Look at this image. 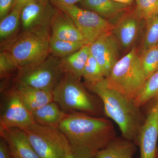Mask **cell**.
Returning <instances> with one entry per match:
<instances>
[{
    "label": "cell",
    "mask_w": 158,
    "mask_h": 158,
    "mask_svg": "<svg viewBox=\"0 0 158 158\" xmlns=\"http://www.w3.org/2000/svg\"><path fill=\"white\" fill-rule=\"evenodd\" d=\"M59 128L77 158H94L114 139L116 131L110 120L82 113L68 114Z\"/></svg>",
    "instance_id": "1"
},
{
    "label": "cell",
    "mask_w": 158,
    "mask_h": 158,
    "mask_svg": "<svg viewBox=\"0 0 158 158\" xmlns=\"http://www.w3.org/2000/svg\"><path fill=\"white\" fill-rule=\"evenodd\" d=\"M88 88L100 99L105 114L118 126L122 137L135 143L145 120L140 108L134 101L109 88L106 79Z\"/></svg>",
    "instance_id": "2"
},
{
    "label": "cell",
    "mask_w": 158,
    "mask_h": 158,
    "mask_svg": "<svg viewBox=\"0 0 158 158\" xmlns=\"http://www.w3.org/2000/svg\"><path fill=\"white\" fill-rule=\"evenodd\" d=\"M146 79L141 56L138 55L137 49L133 48L124 56L118 59L110 75L106 78V81L109 88L134 101Z\"/></svg>",
    "instance_id": "3"
},
{
    "label": "cell",
    "mask_w": 158,
    "mask_h": 158,
    "mask_svg": "<svg viewBox=\"0 0 158 158\" xmlns=\"http://www.w3.org/2000/svg\"><path fill=\"white\" fill-rule=\"evenodd\" d=\"M50 28L23 31L10 43L9 48L5 51L11 54L19 69L41 62L49 56Z\"/></svg>",
    "instance_id": "4"
},
{
    "label": "cell",
    "mask_w": 158,
    "mask_h": 158,
    "mask_svg": "<svg viewBox=\"0 0 158 158\" xmlns=\"http://www.w3.org/2000/svg\"><path fill=\"white\" fill-rule=\"evenodd\" d=\"M54 101L65 113H82L94 115L98 113L95 99L80 82V80L64 74L53 90Z\"/></svg>",
    "instance_id": "5"
},
{
    "label": "cell",
    "mask_w": 158,
    "mask_h": 158,
    "mask_svg": "<svg viewBox=\"0 0 158 158\" xmlns=\"http://www.w3.org/2000/svg\"><path fill=\"white\" fill-rule=\"evenodd\" d=\"M64 74L61 59L49 55L41 62L19 69L16 77V84L53 90Z\"/></svg>",
    "instance_id": "6"
},
{
    "label": "cell",
    "mask_w": 158,
    "mask_h": 158,
    "mask_svg": "<svg viewBox=\"0 0 158 158\" xmlns=\"http://www.w3.org/2000/svg\"><path fill=\"white\" fill-rule=\"evenodd\" d=\"M22 130L40 158H65L71 153L68 140L59 128L34 123Z\"/></svg>",
    "instance_id": "7"
},
{
    "label": "cell",
    "mask_w": 158,
    "mask_h": 158,
    "mask_svg": "<svg viewBox=\"0 0 158 158\" xmlns=\"http://www.w3.org/2000/svg\"><path fill=\"white\" fill-rule=\"evenodd\" d=\"M50 2L72 19L88 45H90L103 34L113 31L114 25L94 11L82 9L76 5Z\"/></svg>",
    "instance_id": "8"
},
{
    "label": "cell",
    "mask_w": 158,
    "mask_h": 158,
    "mask_svg": "<svg viewBox=\"0 0 158 158\" xmlns=\"http://www.w3.org/2000/svg\"><path fill=\"white\" fill-rule=\"evenodd\" d=\"M0 115V132L9 129H23L35 123L32 113L23 103L15 88L3 98Z\"/></svg>",
    "instance_id": "9"
},
{
    "label": "cell",
    "mask_w": 158,
    "mask_h": 158,
    "mask_svg": "<svg viewBox=\"0 0 158 158\" xmlns=\"http://www.w3.org/2000/svg\"><path fill=\"white\" fill-rule=\"evenodd\" d=\"M158 140V98L155 99L141 126L135 144L140 158H156Z\"/></svg>",
    "instance_id": "10"
},
{
    "label": "cell",
    "mask_w": 158,
    "mask_h": 158,
    "mask_svg": "<svg viewBox=\"0 0 158 158\" xmlns=\"http://www.w3.org/2000/svg\"><path fill=\"white\" fill-rule=\"evenodd\" d=\"M58 9L49 0H34L22 10L21 23L23 31L42 27H50Z\"/></svg>",
    "instance_id": "11"
},
{
    "label": "cell",
    "mask_w": 158,
    "mask_h": 158,
    "mask_svg": "<svg viewBox=\"0 0 158 158\" xmlns=\"http://www.w3.org/2000/svg\"><path fill=\"white\" fill-rule=\"evenodd\" d=\"M118 44L111 31L102 35L89 45L90 54L100 65L106 78L118 61Z\"/></svg>",
    "instance_id": "12"
},
{
    "label": "cell",
    "mask_w": 158,
    "mask_h": 158,
    "mask_svg": "<svg viewBox=\"0 0 158 158\" xmlns=\"http://www.w3.org/2000/svg\"><path fill=\"white\" fill-rule=\"evenodd\" d=\"M0 135L7 142L12 158H40L22 129H9Z\"/></svg>",
    "instance_id": "13"
},
{
    "label": "cell",
    "mask_w": 158,
    "mask_h": 158,
    "mask_svg": "<svg viewBox=\"0 0 158 158\" xmlns=\"http://www.w3.org/2000/svg\"><path fill=\"white\" fill-rule=\"evenodd\" d=\"M50 28L52 37L63 40L84 42L87 44L73 21L68 15L59 9L52 19Z\"/></svg>",
    "instance_id": "14"
},
{
    "label": "cell",
    "mask_w": 158,
    "mask_h": 158,
    "mask_svg": "<svg viewBox=\"0 0 158 158\" xmlns=\"http://www.w3.org/2000/svg\"><path fill=\"white\" fill-rule=\"evenodd\" d=\"M127 11L122 16L116 25H114L112 31L118 44L124 48H130L135 40L141 20L136 16L134 11Z\"/></svg>",
    "instance_id": "15"
},
{
    "label": "cell",
    "mask_w": 158,
    "mask_h": 158,
    "mask_svg": "<svg viewBox=\"0 0 158 158\" xmlns=\"http://www.w3.org/2000/svg\"><path fill=\"white\" fill-rule=\"evenodd\" d=\"M15 88L23 103L32 113L54 101L53 90H41L17 84Z\"/></svg>",
    "instance_id": "16"
},
{
    "label": "cell",
    "mask_w": 158,
    "mask_h": 158,
    "mask_svg": "<svg viewBox=\"0 0 158 158\" xmlns=\"http://www.w3.org/2000/svg\"><path fill=\"white\" fill-rule=\"evenodd\" d=\"M133 141L121 137H115L96 154L94 158H133L137 151Z\"/></svg>",
    "instance_id": "17"
},
{
    "label": "cell",
    "mask_w": 158,
    "mask_h": 158,
    "mask_svg": "<svg viewBox=\"0 0 158 158\" xmlns=\"http://www.w3.org/2000/svg\"><path fill=\"white\" fill-rule=\"evenodd\" d=\"M35 123L46 126L59 128L68 113H65L54 101L32 113Z\"/></svg>",
    "instance_id": "18"
},
{
    "label": "cell",
    "mask_w": 158,
    "mask_h": 158,
    "mask_svg": "<svg viewBox=\"0 0 158 158\" xmlns=\"http://www.w3.org/2000/svg\"><path fill=\"white\" fill-rule=\"evenodd\" d=\"M82 5L106 19H112L128 11L129 5L120 4L111 0H82Z\"/></svg>",
    "instance_id": "19"
},
{
    "label": "cell",
    "mask_w": 158,
    "mask_h": 158,
    "mask_svg": "<svg viewBox=\"0 0 158 158\" xmlns=\"http://www.w3.org/2000/svg\"><path fill=\"white\" fill-rule=\"evenodd\" d=\"M90 55V46L85 45L75 52L61 59L65 74L80 80Z\"/></svg>",
    "instance_id": "20"
},
{
    "label": "cell",
    "mask_w": 158,
    "mask_h": 158,
    "mask_svg": "<svg viewBox=\"0 0 158 158\" xmlns=\"http://www.w3.org/2000/svg\"><path fill=\"white\" fill-rule=\"evenodd\" d=\"M85 45L87 44L84 42L57 39L51 36L50 39L49 47L51 55L60 59L75 52Z\"/></svg>",
    "instance_id": "21"
},
{
    "label": "cell",
    "mask_w": 158,
    "mask_h": 158,
    "mask_svg": "<svg viewBox=\"0 0 158 158\" xmlns=\"http://www.w3.org/2000/svg\"><path fill=\"white\" fill-rule=\"evenodd\" d=\"M158 98V70L148 77L138 96L134 100L138 107Z\"/></svg>",
    "instance_id": "22"
},
{
    "label": "cell",
    "mask_w": 158,
    "mask_h": 158,
    "mask_svg": "<svg viewBox=\"0 0 158 158\" xmlns=\"http://www.w3.org/2000/svg\"><path fill=\"white\" fill-rule=\"evenodd\" d=\"M20 9L13 8L0 22V39L1 42L8 39L16 32L21 22Z\"/></svg>",
    "instance_id": "23"
},
{
    "label": "cell",
    "mask_w": 158,
    "mask_h": 158,
    "mask_svg": "<svg viewBox=\"0 0 158 158\" xmlns=\"http://www.w3.org/2000/svg\"><path fill=\"white\" fill-rule=\"evenodd\" d=\"M82 77L88 88L106 79L100 65L90 54L83 70Z\"/></svg>",
    "instance_id": "24"
},
{
    "label": "cell",
    "mask_w": 158,
    "mask_h": 158,
    "mask_svg": "<svg viewBox=\"0 0 158 158\" xmlns=\"http://www.w3.org/2000/svg\"><path fill=\"white\" fill-rule=\"evenodd\" d=\"M134 11L140 19L146 20L158 15V0H135Z\"/></svg>",
    "instance_id": "25"
},
{
    "label": "cell",
    "mask_w": 158,
    "mask_h": 158,
    "mask_svg": "<svg viewBox=\"0 0 158 158\" xmlns=\"http://www.w3.org/2000/svg\"><path fill=\"white\" fill-rule=\"evenodd\" d=\"M145 21L146 31L142 44V52L158 44V15Z\"/></svg>",
    "instance_id": "26"
},
{
    "label": "cell",
    "mask_w": 158,
    "mask_h": 158,
    "mask_svg": "<svg viewBox=\"0 0 158 158\" xmlns=\"http://www.w3.org/2000/svg\"><path fill=\"white\" fill-rule=\"evenodd\" d=\"M141 64L147 79L158 70V48L153 47L141 53Z\"/></svg>",
    "instance_id": "27"
},
{
    "label": "cell",
    "mask_w": 158,
    "mask_h": 158,
    "mask_svg": "<svg viewBox=\"0 0 158 158\" xmlns=\"http://www.w3.org/2000/svg\"><path fill=\"white\" fill-rule=\"evenodd\" d=\"M19 69L14 59L7 51H2L0 53V77H5L9 74Z\"/></svg>",
    "instance_id": "28"
},
{
    "label": "cell",
    "mask_w": 158,
    "mask_h": 158,
    "mask_svg": "<svg viewBox=\"0 0 158 158\" xmlns=\"http://www.w3.org/2000/svg\"><path fill=\"white\" fill-rule=\"evenodd\" d=\"M15 0H0V19L6 16L13 8Z\"/></svg>",
    "instance_id": "29"
},
{
    "label": "cell",
    "mask_w": 158,
    "mask_h": 158,
    "mask_svg": "<svg viewBox=\"0 0 158 158\" xmlns=\"http://www.w3.org/2000/svg\"><path fill=\"white\" fill-rule=\"evenodd\" d=\"M0 158H12L7 142L2 137L0 139Z\"/></svg>",
    "instance_id": "30"
},
{
    "label": "cell",
    "mask_w": 158,
    "mask_h": 158,
    "mask_svg": "<svg viewBox=\"0 0 158 158\" xmlns=\"http://www.w3.org/2000/svg\"><path fill=\"white\" fill-rule=\"evenodd\" d=\"M33 1L34 0H15L13 8H16L22 10L27 4Z\"/></svg>",
    "instance_id": "31"
},
{
    "label": "cell",
    "mask_w": 158,
    "mask_h": 158,
    "mask_svg": "<svg viewBox=\"0 0 158 158\" xmlns=\"http://www.w3.org/2000/svg\"><path fill=\"white\" fill-rule=\"evenodd\" d=\"M51 2H55L68 5H76L77 3L81 2L82 0H49Z\"/></svg>",
    "instance_id": "32"
},
{
    "label": "cell",
    "mask_w": 158,
    "mask_h": 158,
    "mask_svg": "<svg viewBox=\"0 0 158 158\" xmlns=\"http://www.w3.org/2000/svg\"><path fill=\"white\" fill-rule=\"evenodd\" d=\"M111 1L116 2L120 3V4L131 6L134 0H111Z\"/></svg>",
    "instance_id": "33"
},
{
    "label": "cell",
    "mask_w": 158,
    "mask_h": 158,
    "mask_svg": "<svg viewBox=\"0 0 158 158\" xmlns=\"http://www.w3.org/2000/svg\"><path fill=\"white\" fill-rule=\"evenodd\" d=\"M65 158H77L75 157L71 153L69 154L68 155H67L65 157Z\"/></svg>",
    "instance_id": "34"
},
{
    "label": "cell",
    "mask_w": 158,
    "mask_h": 158,
    "mask_svg": "<svg viewBox=\"0 0 158 158\" xmlns=\"http://www.w3.org/2000/svg\"><path fill=\"white\" fill-rule=\"evenodd\" d=\"M156 158H158V147L157 149V152Z\"/></svg>",
    "instance_id": "35"
},
{
    "label": "cell",
    "mask_w": 158,
    "mask_h": 158,
    "mask_svg": "<svg viewBox=\"0 0 158 158\" xmlns=\"http://www.w3.org/2000/svg\"><path fill=\"white\" fill-rule=\"evenodd\" d=\"M157 46L158 48V45H157Z\"/></svg>",
    "instance_id": "36"
}]
</instances>
